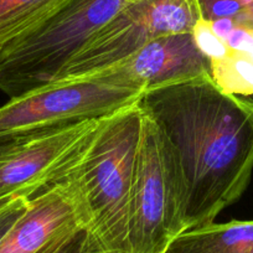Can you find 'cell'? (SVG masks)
<instances>
[{
  "label": "cell",
  "instance_id": "1",
  "mask_svg": "<svg viewBox=\"0 0 253 253\" xmlns=\"http://www.w3.org/2000/svg\"><path fill=\"white\" fill-rule=\"evenodd\" d=\"M179 174L185 231L215 222L253 174V98L221 91L210 74L143 93Z\"/></svg>",
  "mask_w": 253,
  "mask_h": 253
},
{
  "label": "cell",
  "instance_id": "2",
  "mask_svg": "<svg viewBox=\"0 0 253 253\" xmlns=\"http://www.w3.org/2000/svg\"><path fill=\"white\" fill-rule=\"evenodd\" d=\"M139 102L101 121L77 162L63 175L84 220L109 253H129L128 217L143 130Z\"/></svg>",
  "mask_w": 253,
  "mask_h": 253
},
{
  "label": "cell",
  "instance_id": "3",
  "mask_svg": "<svg viewBox=\"0 0 253 253\" xmlns=\"http://www.w3.org/2000/svg\"><path fill=\"white\" fill-rule=\"evenodd\" d=\"M134 0H71L0 48V91L14 98L53 82L84 45Z\"/></svg>",
  "mask_w": 253,
  "mask_h": 253
},
{
  "label": "cell",
  "instance_id": "4",
  "mask_svg": "<svg viewBox=\"0 0 253 253\" xmlns=\"http://www.w3.org/2000/svg\"><path fill=\"white\" fill-rule=\"evenodd\" d=\"M144 89L111 67L36 87L0 107V134H21L102 119L138 103Z\"/></svg>",
  "mask_w": 253,
  "mask_h": 253
},
{
  "label": "cell",
  "instance_id": "5",
  "mask_svg": "<svg viewBox=\"0 0 253 253\" xmlns=\"http://www.w3.org/2000/svg\"><path fill=\"white\" fill-rule=\"evenodd\" d=\"M184 232L179 174L164 138L144 113L130 194L128 250L164 253Z\"/></svg>",
  "mask_w": 253,
  "mask_h": 253
},
{
  "label": "cell",
  "instance_id": "6",
  "mask_svg": "<svg viewBox=\"0 0 253 253\" xmlns=\"http://www.w3.org/2000/svg\"><path fill=\"white\" fill-rule=\"evenodd\" d=\"M200 18L196 0H134L82 47L55 81L101 71L159 36L191 33Z\"/></svg>",
  "mask_w": 253,
  "mask_h": 253
},
{
  "label": "cell",
  "instance_id": "7",
  "mask_svg": "<svg viewBox=\"0 0 253 253\" xmlns=\"http://www.w3.org/2000/svg\"><path fill=\"white\" fill-rule=\"evenodd\" d=\"M82 225L74 191L58 181L30 198L26 212L0 242V253H52Z\"/></svg>",
  "mask_w": 253,
  "mask_h": 253
},
{
  "label": "cell",
  "instance_id": "8",
  "mask_svg": "<svg viewBox=\"0 0 253 253\" xmlns=\"http://www.w3.org/2000/svg\"><path fill=\"white\" fill-rule=\"evenodd\" d=\"M109 67L144 91L187 81L211 71L210 60L199 50L191 33L159 36Z\"/></svg>",
  "mask_w": 253,
  "mask_h": 253
},
{
  "label": "cell",
  "instance_id": "9",
  "mask_svg": "<svg viewBox=\"0 0 253 253\" xmlns=\"http://www.w3.org/2000/svg\"><path fill=\"white\" fill-rule=\"evenodd\" d=\"M164 253H253V220L191 228L177 236Z\"/></svg>",
  "mask_w": 253,
  "mask_h": 253
},
{
  "label": "cell",
  "instance_id": "10",
  "mask_svg": "<svg viewBox=\"0 0 253 253\" xmlns=\"http://www.w3.org/2000/svg\"><path fill=\"white\" fill-rule=\"evenodd\" d=\"M71 0H0V48L35 29Z\"/></svg>",
  "mask_w": 253,
  "mask_h": 253
},
{
  "label": "cell",
  "instance_id": "11",
  "mask_svg": "<svg viewBox=\"0 0 253 253\" xmlns=\"http://www.w3.org/2000/svg\"><path fill=\"white\" fill-rule=\"evenodd\" d=\"M210 63L211 79L221 91L235 96H253V61L247 53L230 48L223 57Z\"/></svg>",
  "mask_w": 253,
  "mask_h": 253
},
{
  "label": "cell",
  "instance_id": "12",
  "mask_svg": "<svg viewBox=\"0 0 253 253\" xmlns=\"http://www.w3.org/2000/svg\"><path fill=\"white\" fill-rule=\"evenodd\" d=\"M191 34L199 50L210 61L223 57L230 51L226 41H223L213 33L211 21L205 20L204 18L198 19Z\"/></svg>",
  "mask_w": 253,
  "mask_h": 253
},
{
  "label": "cell",
  "instance_id": "13",
  "mask_svg": "<svg viewBox=\"0 0 253 253\" xmlns=\"http://www.w3.org/2000/svg\"><path fill=\"white\" fill-rule=\"evenodd\" d=\"M52 253H109L87 226H80Z\"/></svg>",
  "mask_w": 253,
  "mask_h": 253
},
{
  "label": "cell",
  "instance_id": "14",
  "mask_svg": "<svg viewBox=\"0 0 253 253\" xmlns=\"http://www.w3.org/2000/svg\"><path fill=\"white\" fill-rule=\"evenodd\" d=\"M199 9L201 18L213 21L222 18L236 19L246 8L240 0H199Z\"/></svg>",
  "mask_w": 253,
  "mask_h": 253
},
{
  "label": "cell",
  "instance_id": "15",
  "mask_svg": "<svg viewBox=\"0 0 253 253\" xmlns=\"http://www.w3.org/2000/svg\"><path fill=\"white\" fill-rule=\"evenodd\" d=\"M30 199L18 196L0 206V242L29 209Z\"/></svg>",
  "mask_w": 253,
  "mask_h": 253
},
{
  "label": "cell",
  "instance_id": "16",
  "mask_svg": "<svg viewBox=\"0 0 253 253\" xmlns=\"http://www.w3.org/2000/svg\"><path fill=\"white\" fill-rule=\"evenodd\" d=\"M211 26H212L213 33H215L218 38L222 39L223 41H226V39H227L228 35L232 33L233 29L237 26V24H236L235 19L222 18L211 21Z\"/></svg>",
  "mask_w": 253,
  "mask_h": 253
},
{
  "label": "cell",
  "instance_id": "17",
  "mask_svg": "<svg viewBox=\"0 0 253 253\" xmlns=\"http://www.w3.org/2000/svg\"><path fill=\"white\" fill-rule=\"evenodd\" d=\"M240 1L246 8V13H247L248 18H250L251 25L253 26V0H240Z\"/></svg>",
  "mask_w": 253,
  "mask_h": 253
},
{
  "label": "cell",
  "instance_id": "18",
  "mask_svg": "<svg viewBox=\"0 0 253 253\" xmlns=\"http://www.w3.org/2000/svg\"><path fill=\"white\" fill-rule=\"evenodd\" d=\"M196 1H198V3H199V0H196Z\"/></svg>",
  "mask_w": 253,
  "mask_h": 253
}]
</instances>
